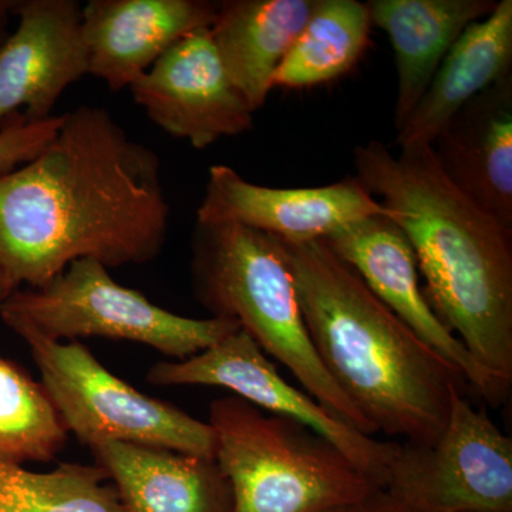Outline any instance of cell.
<instances>
[{"label":"cell","mask_w":512,"mask_h":512,"mask_svg":"<svg viewBox=\"0 0 512 512\" xmlns=\"http://www.w3.org/2000/svg\"><path fill=\"white\" fill-rule=\"evenodd\" d=\"M356 512H413L394 500L392 495L387 494L384 490H377L372 495L366 498L359 507L356 508Z\"/></svg>","instance_id":"24"},{"label":"cell","mask_w":512,"mask_h":512,"mask_svg":"<svg viewBox=\"0 0 512 512\" xmlns=\"http://www.w3.org/2000/svg\"><path fill=\"white\" fill-rule=\"evenodd\" d=\"M67 434L42 383L0 355V464L52 461Z\"/></svg>","instance_id":"22"},{"label":"cell","mask_w":512,"mask_h":512,"mask_svg":"<svg viewBox=\"0 0 512 512\" xmlns=\"http://www.w3.org/2000/svg\"><path fill=\"white\" fill-rule=\"evenodd\" d=\"M191 272L195 296L214 318L237 320L262 352L284 365L316 402L373 436L313 348L291 265L278 238L231 222H197Z\"/></svg>","instance_id":"4"},{"label":"cell","mask_w":512,"mask_h":512,"mask_svg":"<svg viewBox=\"0 0 512 512\" xmlns=\"http://www.w3.org/2000/svg\"><path fill=\"white\" fill-rule=\"evenodd\" d=\"M319 0H225L210 26L222 66L251 109L264 106L272 79Z\"/></svg>","instance_id":"19"},{"label":"cell","mask_w":512,"mask_h":512,"mask_svg":"<svg viewBox=\"0 0 512 512\" xmlns=\"http://www.w3.org/2000/svg\"><path fill=\"white\" fill-rule=\"evenodd\" d=\"M322 242L424 345L458 370L467 386L485 403L498 407L507 402L511 387L478 365L431 308L421 288L412 242L393 218L369 217L350 222Z\"/></svg>","instance_id":"10"},{"label":"cell","mask_w":512,"mask_h":512,"mask_svg":"<svg viewBox=\"0 0 512 512\" xmlns=\"http://www.w3.org/2000/svg\"><path fill=\"white\" fill-rule=\"evenodd\" d=\"M329 512H356V508H340V510H333Z\"/></svg>","instance_id":"27"},{"label":"cell","mask_w":512,"mask_h":512,"mask_svg":"<svg viewBox=\"0 0 512 512\" xmlns=\"http://www.w3.org/2000/svg\"><path fill=\"white\" fill-rule=\"evenodd\" d=\"M168 224L160 157L103 107L63 114L39 156L0 175V266L16 291L79 259L109 269L153 261Z\"/></svg>","instance_id":"1"},{"label":"cell","mask_w":512,"mask_h":512,"mask_svg":"<svg viewBox=\"0 0 512 512\" xmlns=\"http://www.w3.org/2000/svg\"><path fill=\"white\" fill-rule=\"evenodd\" d=\"M15 292L16 289L10 284L8 276H6L5 271L0 266V308H2L3 303L8 301L10 295Z\"/></svg>","instance_id":"26"},{"label":"cell","mask_w":512,"mask_h":512,"mask_svg":"<svg viewBox=\"0 0 512 512\" xmlns=\"http://www.w3.org/2000/svg\"><path fill=\"white\" fill-rule=\"evenodd\" d=\"M148 382L156 386H217L252 406L305 424L339 448L379 490L399 441L376 440L326 410L305 390L281 376L275 363L242 329L188 359L151 367Z\"/></svg>","instance_id":"9"},{"label":"cell","mask_w":512,"mask_h":512,"mask_svg":"<svg viewBox=\"0 0 512 512\" xmlns=\"http://www.w3.org/2000/svg\"><path fill=\"white\" fill-rule=\"evenodd\" d=\"M16 2L13 0H0V45L6 39V28H8L9 16L13 15Z\"/></svg>","instance_id":"25"},{"label":"cell","mask_w":512,"mask_h":512,"mask_svg":"<svg viewBox=\"0 0 512 512\" xmlns=\"http://www.w3.org/2000/svg\"><path fill=\"white\" fill-rule=\"evenodd\" d=\"M62 116L42 121H28L20 113L13 114L0 126V175L16 170L39 156L56 137Z\"/></svg>","instance_id":"23"},{"label":"cell","mask_w":512,"mask_h":512,"mask_svg":"<svg viewBox=\"0 0 512 512\" xmlns=\"http://www.w3.org/2000/svg\"><path fill=\"white\" fill-rule=\"evenodd\" d=\"M18 28L0 45V124L20 113L28 121L52 117L64 90L89 74L76 0H22Z\"/></svg>","instance_id":"13"},{"label":"cell","mask_w":512,"mask_h":512,"mask_svg":"<svg viewBox=\"0 0 512 512\" xmlns=\"http://www.w3.org/2000/svg\"><path fill=\"white\" fill-rule=\"evenodd\" d=\"M369 8L357 0H319L272 79V89L303 90L335 82L365 55Z\"/></svg>","instance_id":"20"},{"label":"cell","mask_w":512,"mask_h":512,"mask_svg":"<svg viewBox=\"0 0 512 512\" xmlns=\"http://www.w3.org/2000/svg\"><path fill=\"white\" fill-rule=\"evenodd\" d=\"M510 74L512 0H500L448 50L423 97L397 130L396 146H431L458 111Z\"/></svg>","instance_id":"16"},{"label":"cell","mask_w":512,"mask_h":512,"mask_svg":"<svg viewBox=\"0 0 512 512\" xmlns=\"http://www.w3.org/2000/svg\"><path fill=\"white\" fill-rule=\"evenodd\" d=\"M383 490L413 512H512L511 437L456 389L439 439L399 443Z\"/></svg>","instance_id":"8"},{"label":"cell","mask_w":512,"mask_h":512,"mask_svg":"<svg viewBox=\"0 0 512 512\" xmlns=\"http://www.w3.org/2000/svg\"><path fill=\"white\" fill-rule=\"evenodd\" d=\"M0 512H126L106 471L64 463L49 473L0 464Z\"/></svg>","instance_id":"21"},{"label":"cell","mask_w":512,"mask_h":512,"mask_svg":"<svg viewBox=\"0 0 512 512\" xmlns=\"http://www.w3.org/2000/svg\"><path fill=\"white\" fill-rule=\"evenodd\" d=\"M356 178L412 242L431 308L495 379L512 386V232L468 200L431 146L355 150Z\"/></svg>","instance_id":"2"},{"label":"cell","mask_w":512,"mask_h":512,"mask_svg":"<svg viewBox=\"0 0 512 512\" xmlns=\"http://www.w3.org/2000/svg\"><path fill=\"white\" fill-rule=\"evenodd\" d=\"M497 0H372L373 25L389 36L396 60L394 126L402 127L419 103L448 50L468 26L487 18Z\"/></svg>","instance_id":"18"},{"label":"cell","mask_w":512,"mask_h":512,"mask_svg":"<svg viewBox=\"0 0 512 512\" xmlns=\"http://www.w3.org/2000/svg\"><path fill=\"white\" fill-rule=\"evenodd\" d=\"M92 451L126 512L232 510L231 487L214 458L126 443H103Z\"/></svg>","instance_id":"17"},{"label":"cell","mask_w":512,"mask_h":512,"mask_svg":"<svg viewBox=\"0 0 512 512\" xmlns=\"http://www.w3.org/2000/svg\"><path fill=\"white\" fill-rule=\"evenodd\" d=\"M13 332L30 330L49 340H130L175 360L188 359L241 329L228 318L192 319L117 284L96 259H79L42 288L18 289L0 308Z\"/></svg>","instance_id":"6"},{"label":"cell","mask_w":512,"mask_h":512,"mask_svg":"<svg viewBox=\"0 0 512 512\" xmlns=\"http://www.w3.org/2000/svg\"><path fill=\"white\" fill-rule=\"evenodd\" d=\"M431 150L447 180L512 232V74L458 111Z\"/></svg>","instance_id":"15"},{"label":"cell","mask_w":512,"mask_h":512,"mask_svg":"<svg viewBox=\"0 0 512 512\" xmlns=\"http://www.w3.org/2000/svg\"><path fill=\"white\" fill-rule=\"evenodd\" d=\"M217 10L207 0H90L82 6L89 74L120 92L178 40L210 28Z\"/></svg>","instance_id":"14"},{"label":"cell","mask_w":512,"mask_h":512,"mask_svg":"<svg viewBox=\"0 0 512 512\" xmlns=\"http://www.w3.org/2000/svg\"><path fill=\"white\" fill-rule=\"evenodd\" d=\"M28 343L42 386L67 433L90 448L126 443L214 458L210 424L194 419L114 376L79 342H56L30 330L16 332Z\"/></svg>","instance_id":"7"},{"label":"cell","mask_w":512,"mask_h":512,"mask_svg":"<svg viewBox=\"0 0 512 512\" xmlns=\"http://www.w3.org/2000/svg\"><path fill=\"white\" fill-rule=\"evenodd\" d=\"M208 424L215 463L231 487V512L357 508L379 490L316 431L232 394L212 402Z\"/></svg>","instance_id":"5"},{"label":"cell","mask_w":512,"mask_h":512,"mask_svg":"<svg viewBox=\"0 0 512 512\" xmlns=\"http://www.w3.org/2000/svg\"><path fill=\"white\" fill-rule=\"evenodd\" d=\"M393 218L356 177L306 188L249 183L234 168L214 165L208 173L197 222H231L285 242L322 241L350 222Z\"/></svg>","instance_id":"12"},{"label":"cell","mask_w":512,"mask_h":512,"mask_svg":"<svg viewBox=\"0 0 512 512\" xmlns=\"http://www.w3.org/2000/svg\"><path fill=\"white\" fill-rule=\"evenodd\" d=\"M148 119L194 148L247 133L248 101L229 79L210 28L188 33L130 86Z\"/></svg>","instance_id":"11"},{"label":"cell","mask_w":512,"mask_h":512,"mask_svg":"<svg viewBox=\"0 0 512 512\" xmlns=\"http://www.w3.org/2000/svg\"><path fill=\"white\" fill-rule=\"evenodd\" d=\"M281 242L313 348L373 436L433 444L446 426L454 390L468 387L463 375L322 241Z\"/></svg>","instance_id":"3"}]
</instances>
